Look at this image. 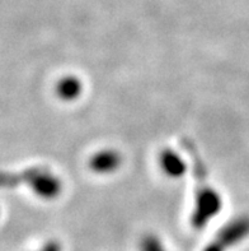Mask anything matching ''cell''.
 Segmentation results:
<instances>
[{
	"label": "cell",
	"instance_id": "1",
	"mask_svg": "<svg viewBox=\"0 0 249 251\" xmlns=\"http://www.w3.org/2000/svg\"><path fill=\"white\" fill-rule=\"evenodd\" d=\"M4 188H16L19 184H27L35 194L44 199H54L61 193V181L48 170L32 167L21 174H6L1 177Z\"/></svg>",
	"mask_w": 249,
	"mask_h": 251
},
{
	"label": "cell",
	"instance_id": "2",
	"mask_svg": "<svg viewBox=\"0 0 249 251\" xmlns=\"http://www.w3.org/2000/svg\"><path fill=\"white\" fill-rule=\"evenodd\" d=\"M223 207V201L219 193L210 188L207 184H199L196 191V204L193 209L191 225L196 229H201L210 222L211 218L218 216Z\"/></svg>",
	"mask_w": 249,
	"mask_h": 251
},
{
	"label": "cell",
	"instance_id": "3",
	"mask_svg": "<svg viewBox=\"0 0 249 251\" xmlns=\"http://www.w3.org/2000/svg\"><path fill=\"white\" fill-rule=\"evenodd\" d=\"M249 236V217L243 216L229 222L219 231L204 251H226Z\"/></svg>",
	"mask_w": 249,
	"mask_h": 251
},
{
	"label": "cell",
	"instance_id": "4",
	"mask_svg": "<svg viewBox=\"0 0 249 251\" xmlns=\"http://www.w3.org/2000/svg\"><path fill=\"white\" fill-rule=\"evenodd\" d=\"M121 165L120 153L116 151H101L95 153L89 161V167L97 174H111Z\"/></svg>",
	"mask_w": 249,
	"mask_h": 251
},
{
	"label": "cell",
	"instance_id": "5",
	"mask_svg": "<svg viewBox=\"0 0 249 251\" xmlns=\"http://www.w3.org/2000/svg\"><path fill=\"white\" fill-rule=\"evenodd\" d=\"M159 162H160L163 171L170 177H181L186 174V162L183 161L182 157L178 153L169 150V148L161 151L160 156H159Z\"/></svg>",
	"mask_w": 249,
	"mask_h": 251
},
{
	"label": "cell",
	"instance_id": "6",
	"mask_svg": "<svg viewBox=\"0 0 249 251\" xmlns=\"http://www.w3.org/2000/svg\"><path fill=\"white\" fill-rule=\"evenodd\" d=\"M56 92L65 101H73L82 93V83L75 76H65L57 83Z\"/></svg>",
	"mask_w": 249,
	"mask_h": 251
},
{
	"label": "cell",
	"instance_id": "7",
	"mask_svg": "<svg viewBox=\"0 0 249 251\" xmlns=\"http://www.w3.org/2000/svg\"><path fill=\"white\" fill-rule=\"evenodd\" d=\"M140 251H167V249L157 236L146 235L140 242Z\"/></svg>",
	"mask_w": 249,
	"mask_h": 251
},
{
	"label": "cell",
	"instance_id": "8",
	"mask_svg": "<svg viewBox=\"0 0 249 251\" xmlns=\"http://www.w3.org/2000/svg\"><path fill=\"white\" fill-rule=\"evenodd\" d=\"M40 251H61V246L57 241H48Z\"/></svg>",
	"mask_w": 249,
	"mask_h": 251
}]
</instances>
